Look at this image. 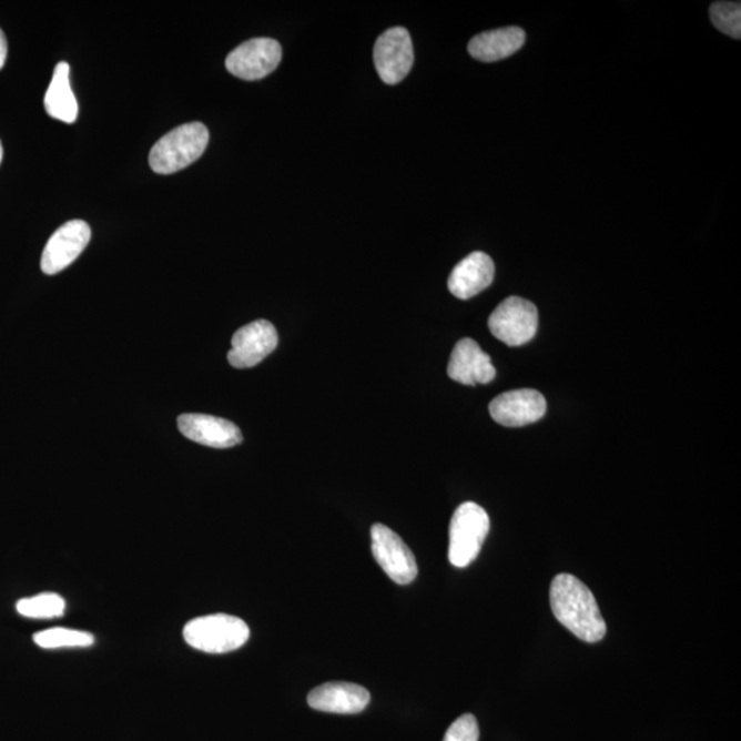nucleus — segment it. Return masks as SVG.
Instances as JSON below:
<instances>
[{"label":"nucleus","instance_id":"obj_9","mask_svg":"<svg viewBox=\"0 0 741 741\" xmlns=\"http://www.w3.org/2000/svg\"><path fill=\"white\" fill-rule=\"evenodd\" d=\"M277 337L274 324L257 321L246 324L234 334L229 352V362L234 368H252L276 349Z\"/></svg>","mask_w":741,"mask_h":741},{"label":"nucleus","instance_id":"obj_3","mask_svg":"<svg viewBox=\"0 0 741 741\" xmlns=\"http://www.w3.org/2000/svg\"><path fill=\"white\" fill-rule=\"evenodd\" d=\"M184 640L195 650L206 653H227L238 650L251 637L245 621L229 613H212L185 625Z\"/></svg>","mask_w":741,"mask_h":741},{"label":"nucleus","instance_id":"obj_15","mask_svg":"<svg viewBox=\"0 0 741 741\" xmlns=\"http://www.w3.org/2000/svg\"><path fill=\"white\" fill-rule=\"evenodd\" d=\"M494 280V260L484 252H474L451 271L448 287L456 298L470 300L488 288Z\"/></svg>","mask_w":741,"mask_h":741},{"label":"nucleus","instance_id":"obj_16","mask_svg":"<svg viewBox=\"0 0 741 741\" xmlns=\"http://www.w3.org/2000/svg\"><path fill=\"white\" fill-rule=\"evenodd\" d=\"M522 28L507 27L477 34L468 43V53L480 62H497L517 53L525 44Z\"/></svg>","mask_w":741,"mask_h":741},{"label":"nucleus","instance_id":"obj_2","mask_svg":"<svg viewBox=\"0 0 741 741\" xmlns=\"http://www.w3.org/2000/svg\"><path fill=\"white\" fill-rule=\"evenodd\" d=\"M210 131L202 123H189L168 132L150 152V166L160 175H171L193 164L205 153Z\"/></svg>","mask_w":741,"mask_h":741},{"label":"nucleus","instance_id":"obj_23","mask_svg":"<svg viewBox=\"0 0 741 741\" xmlns=\"http://www.w3.org/2000/svg\"><path fill=\"white\" fill-rule=\"evenodd\" d=\"M2 160H3V146L2 142H0V162H2Z\"/></svg>","mask_w":741,"mask_h":741},{"label":"nucleus","instance_id":"obj_8","mask_svg":"<svg viewBox=\"0 0 741 741\" xmlns=\"http://www.w3.org/2000/svg\"><path fill=\"white\" fill-rule=\"evenodd\" d=\"M282 61L281 44L274 39L256 38L231 51L225 68L242 80H260L275 71Z\"/></svg>","mask_w":741,"mask_h":741},{"label":"nucleus","instance_id":"obj_13","mask_svg":"<svg viewBox=\"0 0 741 741\" xmlns=\"http://www.w3.org/2000/svg\"><path fill=\"white\" fill-rule=\"evenodd\" d=\"M370 694L366 688L353 682H326L312 689L308 704L312 709L333 714L362 713L369 704Z\"/></svg>","mask_w":741,"mask_h":741},{"label":"nucleus","instance_id":"obj_17","mask_svg":"<svg viewBox=\"0 0 741 741\" xmlns=\"http://www.w3.org/2000/svg\"><path fill=\"white\" fill-rule=\"evenodd\" d=\"M69 73H71V68L67 62L58 63L49 90L45 92L44 108L50 118L72 124L78 119L79 105L72 91Z\"/></svg>","mask_w":741,"mask_h":741},{"label":"nucleus","instance_id":"obj_14","mask_svg":"<svg viewBox=\"0 0 741 741\" xmlns=\"http://www.w3.org/2000/svg\"><path fill=\"white\" fill-rule=\"evenodd\" d=\"M448 375L461 385H486L495 379L496 368L476 341L465 338L451 352Z\"/></svg>","mask_w":741,"mask_h":741},{"label":"nucleus","instance_id":"obj_12","mask_svg":"<svg viewBox=\"0 0 741 741\" xmlns=\"http://www.w3.org/2000/svg\"><path fill=\"white\" fill-rule=\"evenodd\" d=\"M185 438L205 447L225 449L242 443V433L233 422L202 414H184L177 418Z\"/></svg>","mask_w":741,"mask_h":741},{"label":"nucleus","instance_id":"obj_20","mask_svg":"<svg viewBox=\"0 0 741 741\" xmlns=\"http://www.w3.org/2000/svg\"><path fill=\"white\" fill-rule=\"evenodd\" d=\"M710 19L718 31L727 33L728 37L740 39L741 37V3L740 2H715L710 8Z\"/></svg>","mask_w":741,"mask_h":741},{"label":"nucleus","instance_id":"obj_11","mask_svg":"<svg viewBox=\"0 0 741 741\" xmlns=\"http://www.w3.org/2000/svg\"><path fill=\"white\" fill-rule=\"evenodd\" d=\"M547 402L540 392L520 389L503 393L489 405L491 418L506 427L535 424L546 415Z\"/></svg>","mask_w":741,"mask_h":741},{"label":"nucleus","instance_id":"obj_4","mask_svg":"<svg viewBox=\"0 0 741 741\" xmlns=\"http://www.w3.org/2000/svg\"><path fill=\"white\" fill-rule=\"evenodd\" d=\"M490 529L488 512L473 501L457 507L449 526V561L457 569L470 566L483 548Z\"/></svg>","mask_w":741,"mask_h":741},{"label":"nucleus","instance_id":"obj_10","mask_svg":"<svg viewBox=\"0 0 741 741\" xmlns=\"http://www.w3.org/2000/svg\"><path fill=\"white\" fill-rule=\"evenodd\" d=\"M90 240L91 229L83 220H72L61 225L44 247L40 263L44 274H60L84 252Z\"/></svg>","mask_w":741,"mask_h":741},{"label":"nucleus","instance_id":"obj_5","mask_svg":"<svg viewBox=\"0 0 741 741\" xmlns=\"http://www.w3.org/2000/svg\"><path fill=\"white\" fill-rule=\"evenodd\" d=\"M489 329L497 339L508 346L528 344L538 328L535 304L520 297H509L497 306L489 317Z\"/></svg>","mask_w":741,"mask_h":741},{"label":"nucleus","instance_id":"obj_22","mask_svg":"<svg viewBox=\"0 0 741 741\" xmlns=\"http://www.w3.org/2000/svg\"><path fill=\"white\" fill-rule=\"evenodd\" d=\"M6 58H8V40H6L2 29H0V69L4 67Z\"/></svg>","mask_w":741,"mask_h":741},{"label":"nucleus","instance_id":"obj_1","mask_svg":"<svg viewBox=\"0 0 741 741\" xmlns=\"http://www.w3.org/2000/svg\"><path fill=\"white\" fill-rule=\"evenodd\" d=\"M551 607L556 619L587 642L605 639L607 627L590 589L577 577L559 575L551 585Z\"/></svg>","mask_w":741,"mask_h":741},{"label":"nucleus","instance_id":"obj_19","mask_svg":"<svg viewBox=\"0 0 741 741\" xmlns=\"http://www.w3.org/2000/svg\"><path fill=\"white\" fill-rule=\"evenodd\" d=\"M33 641L45 650H57V648L90 647L94 644L95 639L91 633L81 630L54 628L34 635Z\"/></svg>","mask_w":741,"mask_h":741},{"label":"nucleus","instance_id":"obj_21","mask_svg":"<svg viewBox=\"0 0 741 741\" xmlns=\"http://www.w3.org/2000/svg\"><path fill=\"white\" fill-rule=\"evenodd\" d=\"M479 727L477 718L473 714H465L451 723L444 741H478Z\"/></svg>","mask_w":741,"mask_h":741},{"label":"nucleus","instance_id":"obj_7","mask_svg":"<svg viewBox=\"0 0 741 741\" xmlns=\"http://www.w3.org/2000/svg\"><path fill=\"white\" fill-rule=\"evenodd\" d=\"M376 72L386 84H397L408 77L414 65V45L407 29H387L376 40L374 48Z\"/></svg>","mask_w":741,"mask_h":741},{"label":"nucleus","instance_id":"obj_6","mask_svg":"<svg viewBox=\"0 0 741 741\" xmlns=\"http://www.w3.org/2000/svg\"><path fill=\"white\" fill-rule=\"evenodd\" d=\"M373 554L382 570L398 585H408L418 577V564L415 555L397 532L382 524L370 529Z\"/></svg>","mask_w":741,"mask_h":741},{"label":"nucleus","instance_id":"obj_18","mask_svg":"<svg viewBox=\"0 0 741 741\" xmlns=\"http://www.w3.org/2000/svg\"><path fill=\"white\" fill-rule=\"evenodd\" d=\"M67 603L60 595L40 593L33 598L21 599L17 603V611L22 617L32 619H50L62 617L65 612Z\"/></svg>","mask_w":741,"mask_h":741}]
</instances>
